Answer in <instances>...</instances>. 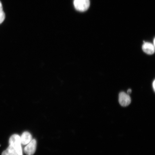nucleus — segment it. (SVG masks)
<instances>
[{"label":"nucleus","instance_id":"7","mask_svg":"<svg viewBox=\"0 0 155 155\" xmlns=\"http://www.w3.org/2000/svg\"><path fill=\"white\" fill-rule=\"evenodd\" d=\"M5 14L3 10L2 5L0 1V24L2 23L5 19Z\"/></svg>","mask_w":155,"mask_h":155},{"label":"nucleus","instance_id":"2","mask_svg":"<svg viewBox=\"0 0 155 155\" xmlns=\"http://www.w3.org/2000/svg\"><path fill=\"white\" fill-rule=\"evenodd\" d=\"M73 3L75 8L80 12L87 11L90 5V0H74Z\"/></svg>","mask_w":155,"mask_h":155},{"label":"nucleus","instance_id":"9","mask_svg":"<svg viewBox=\"0 0 155 155\" xmlns=\"http://www.w3.org/2000/svg\"><path fill=\"white\" fill-rule=\"evenodd\" d=\"M131 91H132L131 89H129V90L127 91V94H130L131 93Z\"/></svg>","mask_w":155,"mask_h":155},{"label":"nucleus","instance_id":"10","mask_svg":"<svg viewBox=\"0 0 155 155\" xmlns=\"http://www.w3.org/2000/svg\"><path fill=\"white\" fill-rule=\"evenodd\" d=\"M155 38H154V46L155 45Z\"/></svg>","mask_w":155,"mask_h":155},{"label":"nucleus","instance_id":"1","mask_svg":"<svg viewBox=\"0 0 155 155\" xmlns=\"http://www.w3.org/2000/svg\"><path fill=\"white\" fill-rule=\"evenodd\" d=\"M9 146L2 155H23L20 137L18 134L12 135L9 139Z\"/></svg>","mask_w":155,"mask_h":155},{"label":"nucleus","instance_id":"4","mask_svg":"<svg viewBox=\"0 0 155 155\" xmlns=\"http://www.w3.org/2000/svg\"><path fill=\"white\" fill-rule=\"evenodd\" d=\"M119 100L120 104L123 107L129 105L131 102L130 96L124 92L120 93Z\"/></svg>","mask_w":155,"mask_h":155},{"label":"nucleus","instance_id":"6","mask_svg":"<svg viewBox=\"0 0 155 155\" xmlns=\"http://www.w3.org/2000/svg\"><path fill=\"white\" fill-rule=\"evenodd\" d=\"M32 136L31 134L28 131L24 132L20 137L21 144L26 145L32 140Z\"/></svg>","mask_w":155,"mask_h":155},{"label":"nucleus","instance_id":"3","mask_svg":"<svg viewBox=\"0 0 155 155\" xmlns=\"http://www.w3.org/2000/svg\"><path fill=\"white\" fill-rule=\"evenodd\" d=\"M25 147L24 151L27 155H33L36 152L37 146L36 141L35 139H32Z\"/></svg>","mask_w":155,"mask_h":155},{"label":"nucleus","instance_id":"8","mask_svg":"<svg viewBox=\"0 0 155 155\" xmlns=\"http://www.w3.org/2000/svg\"><path fill=\"white\" fill-rule=\"evenodd\" d=\"M153 88L154 91H155V80H154L153 81V82L152 84Z\"/></svg>","mask_w":155,"mask_h":155},{"label":"nucleus","instance_id":"5","mask_svg":"<svg viewBox=\"0 0 155 155\" xmlns=\"http://www.w3.org/2000/svg\"><path fill=\"white\" fill-rule=\"evenodd\" d=\"M142 46L143 51L149 55H152L155 52L154 46L150 42H145Z\"/></svg>","mask_w":155,"mask_h":155}]
</instances>
